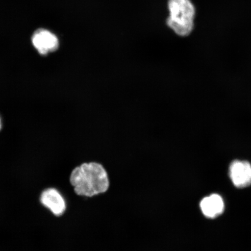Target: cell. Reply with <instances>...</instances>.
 Returning a JSON list of instances; mask_svg holds the SVG:
<instances>
[{
	"label": "cell",
	"instance_id": "6da1fadb",
	"mask_svg": "<svg viewBox=\"0 0 251 251\" xmlns=\"http://www.w3.org/2000/svg\"><path fill=\"white\" fill-rule=\"evenodd\" d=\"M70 181L77 195L87 197L105 193L110 185L107 172L97 162L84 163L75 168Z\"/></svg>",
	"mask_w": 251,
	"mask_h": 251
},
{
	"label": "cell",
	"instance_id": "7a4b0ae2",
	"mask_svg": "<svg viewBox=\"0 0 251 251\" xmlns=\"http://www.w3.org/2000/svg\"><path fill=\"white\" fill-rule=\"evenodd\" d=\"M168 26L181 37L189 36L194 27L196 8L191 0H169Z\"/></svg>",
	"mask_w": 251,
	"mask_h": 251
},
{
	"label": "cell",
	"instance_id": "3957f363",
	"mask_svg": "<svg viewBox=\"0 0 251 251\" xmlns=\"http://www.w3.org/2000/svg\"><path fill=\"white\" fill-rule=\"evenodd\" d=\"M31 42L40 55H46L55 51L59 47V40L55 34L46 29L37 30L33 34Z\"/></svg>",
	"mask_w": 251,
	"mask_h": 251
},
{
	"label": "cell",
	"instance_id": "277c9868",
	"mask_svg": "<svg viewBox=\"0 0 251 251\" xmlns=\"http://www.w3.org/2000/svg\"><path fill=\"white\" fill-rule=\"evenodd\" d=\"M229 175L235 187L244 188L251 184V165L249 162L235 160L230 166Z\"/></svg>",
	"mask_w": 251,
	"mask_h": 251
},
{
	"label": "cell",
	"instance_id": "5b68a950",
	"mask_svg": "<svg viewBox=\"0 0 251 251\" xmlns=\"http://www.w3.org/2000/svg\"><path fill=\"white\" fill-rule=\"evenodd\" d=\"M40 201L55 216H61L66 209L65 201L55 188H47L40 197Z\"/></svg>",
	"mask_w": 251,
	"mask_h": 251
},
{
	"label": "cell",
	"instance_id": "8992f818",
	"mask_svg": "<svg viewBox=\"0 0 251 251\" xmlns=\"http://www.w3.org/2000/svg\"><path fill=\"white\" fill-rule=\"evenodd\" d=\"M200 206L202 214L205 217L214 219L224 212L225 203L221 196L218 194H213L203 198L201 201Z\"/></svg>",
	"mask_w": 251,
	"mask_h": 251
},
{
	"label": "cell",
	"instance_id": "52a82bcc",
	"mask_svg": "<svg viewBox=\"0 0 251 251\" xmlns=\"http://www.w3.org/2000/svg\"><path fill=\"white\" fill-rule=\"evenodd\" d=\"M1 127H2V122H1V118H0V130H1Z\"/></svg>",
	"mask_w": 251,
	"mask_h": 251
}]
</instances>
